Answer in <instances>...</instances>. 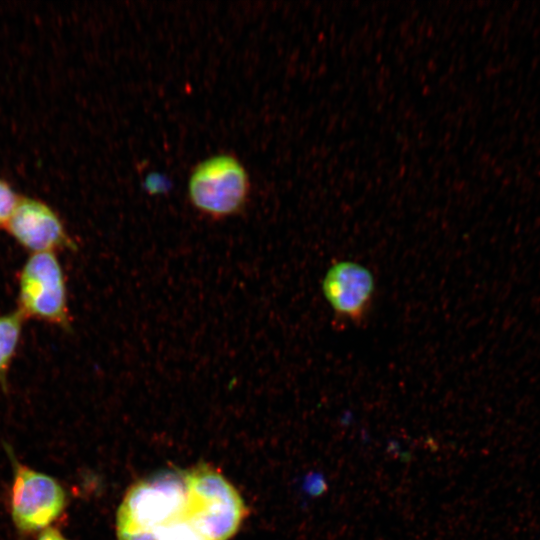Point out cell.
<instances>
[{
  "label": "cell",
  "instance_id": "7c38bea8",
  "mask_svg": "<svg viewBox=\"0 0 540 540\" xmlns=\"http://www.w3.org/2000/svg\"><path fill=\"white\" fill-rule=\"evenodd\" d=\"M118 540H161L160 529L117 531Z\"/></svg>",
  "mask_w": 540,
  "mask_h": 540
},
{
  "label": "cell",
  "instance_id": "5bb4252c",
  "mask_svg": "<svg viewBox=\"0 0 540 540\" xmlns=\"http://www.w3.org/2000/svg\"><path fill=\"white\" fill-rule=\"evenodd\" d=\"M386 452L393 458H398L401 452V444L398 440L390 439L386 445Z\"/></svg>",
  "mask_w": 540,
  "mask_h": 540
},
{
  "label": "cell",
  "instance_id": "6da1fadb",
  "mask_svg": "<svg viewBox=\"0 0 540 540\" xmlns=\"http://www.w3.org/2000/svg\"><path fill=\"white\" fill-rule=\"evenodd\" d=\"M187 501L183 513L209 540H228L246 514L238 491L219 472L198 467L184 474Z\"/></svg>",
  "mask_w": 540,
  "mask_h": 540
},
{
  "label": "cell",
  "instance_id": "8fae6325",
  "mask_svg": "<svg viewBox=\"0 0 540 540\" xmlns=\"http://www.w3.org/2000/svg\"><path fill=\"white\" fill-rule=\"evenodd\" d=\"M21 195H18L10 183L0 177V228L5 229Z\"/></svg>",
  "mask_w": 540,
  "mask_h": 540
},
{
  "label": "cell",
  "instance_id": "52a82bcc",
  "mask_svg": "<svg viewBox=\"0 0 540 540\" xmlns=\"http://www.w3.org/2000/svg\"><path fill=\"white\" fill-rule=\"evenodd\" d=\"M5 229L31 254L77 250V244L59 214L49 204L35 197L20 196Z\"/></svg>",
  "mask_w": 540,
  "mask_h": 540
},
{
  "label": "cell",
  "instance_id": "277c9868",
  "mask_svg": "<svg viewBox=\"0 0 540 540\" xmlns=\"http://www.w3.org/2000/svg\"><path fill=\"white\" fill-rule=\"evenodd\" d=\"M187 501L184 475L165 473L135 483L122 500L117 531L155 530L182 517Z\"/></svg>",
  "mask_w": 540,
  "mask_h": 540
},
{
  "label": "cell",
  "instance_id": "8992f818",
  "mask_svg": "<svg viewBox=\"0 0 540 540\" xmlns=\"http://www.w3.org/2000/svg\"><path fill=\"white\" fill-rule=\"evenodd\" d=\"M320 286L337 321L360 324L366 319L376 294V279L367 266L354 260H335Z\"/></svg>",
  "mask_w": 540,
  "mask_h": 540
},
{
  "label": "cell",
  "instance_id": "9a60e30c",
  "mask_svg": "<svg viewBox=\"0 0 540 540\" xmlns=\"http://www.w3.org/2000/svg\"><path fill=\"white\" fill-rule=\"evenodd\" d=\"M398 458L403 463H409L412 460L413 455L410 451L405 450L400 452Z\"/></svg>",
  "mask_w": 540,
  "mask_h": 540
},
{
  "label": "cell",
  "instance_id": "9c48e42d",
  "mask_svg": "<svg viewBox=\"0 0 540 540\" xmlns=\"http://www.w3.org/2000/svg\"><path fill=\"white\" fill-rule=\"evenodd\" d=\"M161 540H209L190 521L179 517L160 528Z\"/></svg>",
  "mask_w": 540,
  "mask_h": 540
},
{
  "label": "cell",
  "instance_id": "30bf717a",
  "mask_svg": "<svg viewBox=\"0 0 540 540\" xmlns=\"http://www.w3.org/2000/svg\"><path fill=\"white\" fill-rule=\"evenodd\" d=\"M300 490L303 495L304 505L309 500L322 497L329 490L325 474L320 470L307 472L301 478Z\"/></svg>",
  "mask_w": 540,
  "mask_h": 540
},
{
  "label": "cell",
  "instance_id": "5b68a950",
  "mask_svg": "<svg viewBox=\"0 0 540 540\" xmlns=\"http://www.w3.org/2000/svg\"><path fill=\"white\" fill-rule=\"evenodd\" d=\"M13 479L9 509L15 527L29 534L43 531L63 513L67 496L54 477L20 463L12 453Z\"/></svg>",
  "mask_w": 540,
  "mask_h": 540
},
{
  "label": "cell",
  "instance_id": "4fadbf2b",
  "mask_svg": "<svg viewBox=\"0 0 540 540\" xmlns=\"http://www.w3.org/2000/svg\"><path fill=\"white\" fill-rule=\"evenodd\" d=\"M37 540H68L58 529L47 528L41 532Z\"/></svg>",
  "mask_w": 540,
  "mask_h": 540
},
{
  "label": "cell",
  "instance_id": "7a4b0ae2",
  "mask_svg": "<svg viewBox=\"0 0 540 540\" xmlns=\"http://www.w3.org/2000/svg\"><path fill=\"white\" fill-rule=\"evenodd\" d=\"M250 188L245 166L230 153L200 161L192 169L187 185L192 206L213 220L240 214L248 202Z\"/></svg>",
  "mask_w": 540,
  "mask_h": 540
},
{
  "label": "cell",
  "instance_id": "ba28073f",
  "mask_svg": "<svg viewBox=\"0 0 540 540\" xmlns=\"http://www.w3.org/2000/svg\"><path fill=\"white\" fill-rule=\"evenodd\" d=\"M24 319L17 309L0 315V384L3 386L20 342Z\"/></svg>",
  "mask_w": 540,
  "mask_h": 540
},
{
  "label": "cell",
  "instance_id": "3957f363",
  "mask_svg": "<svg viewBox=\"0 0 540 540\" xmlns=\"http://www.w3.org/2000/svg\"><path fill=\"white\" fill-rule=\"evenodd\" d=\"M17 302V310L25 319L71 329L66 280L56 253L28 257L19 273Z\"/></svg>",
  "mask_w": 540,
  "mask_h": 540
}]
</instances>
